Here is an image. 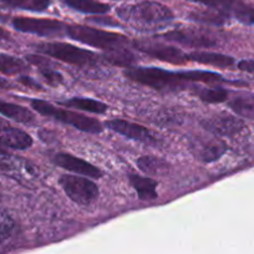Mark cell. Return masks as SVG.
<instances>
[{"instance_id": "27", "label": "cell", "mask_w": 254, "mask_h": 254, "mask_svg": "<svg viewBox=\"0 0 254 254\" xmlns=\"http://www.w3.org/2000/svg\"><path fill=\"white\" fill-rule=\"evenodd\" d=\"M198 97L207 104H221L228 97V91L222 87H204L197 91Z\"/></svg>"}, {"instance_id": "8", "label": "cell", "mask_w": 254, "mask_h": 254, "mask_svg": "<svg viewBox=\"0 0 254 254\" xmlns=\"http://www.w3.org/2000/svg\"><path fill=\"white\" fill-rule=\"evenodd\" d=\"M0 171L18 182L28 185L38 178L39 171L35 165L23 158L15 156H4L0 157Z\"/></svg>"}, {"instance_id": "21", "label": "cell", "mask_w": 254, "mask_h": 254, "mask_svg": "<svg viewBox=\"0 0 254 254\" xmlns=\"http://www.w3.org/2000/svg\"><path fill=\"white\" fill-rule=\"evenodd\" d=\"M63 3L85 14H105L110 10L107 4L100 3L96 0H63Z\"/></svg>"}, {"instance_id": "10", "label": "cell", "mask_w": 254, "mask_h": 254, "mask_svg": "<svg viewBox=\"0 0 254 254\" xmlns=\"http://www.w3.org/2000/svg\"><path fill=\"white\" fill-rule=\"evenodd\" d=\"M135 46L141 53L147 54L148 56H152L158 60L165 61V63L183 65L190 61L187 54L175 46H168L161 43H148V41H136Z\"/></svg>"}, {"instance_id": "31", "label": "cell", "mask_w": 254, "mask_h": 254, "mask_svg": "<svg viewBox=\"0 0 254 254\" xmlns=\"http://www.w3.org/2000/svg\"><path fill=\"white\" fill-rule=\"evenodd\" d=\"M14 228H15L14 219L8 213L0 211V244H3L10 238Z\"/></svg>"}, {"instance_id": "34", "label": "cell", "mask_w": 254, "mask_h": 254, "mask_svg": "<svg viewBox=\"0 0 254 254\" xmlns=\"http://www.w3.org/2000/svg\"><path fill=\"white\" fill-rule=\"evenodd\" d=\"M20 81L23 82L24 85H26V86L28 87H31V89H35V90H41L40 89V85L39 84H36L35 81H33V80L30 79V77H21L20 79Z\"/></svg>"}, {"instance_id": "16", "label": "cell", "mask_w": 254, "mask_h": 254, "mask_svg": "<svg viewBox=\"0 0 254 254\" xmlns=\"http://www.w3.org/2000/svg\"><path fill=\"white\" fill-rule=\"evenodd\" d=\"M128 180H130V183L137 192L140 199H142V201H153V199L157 198V190H156L157 182L155 180L150 177L133 175V173H131Z\"/></svg>"}, {"instance_id": "1", "label": "cell", "mask_w": 254, "mask_h": 254, "mask_svg": "<svg viewBox=\"0 0 254 254\" xmlns=\"http://www.w3.org/2000/svg\"><path fill=\"white\" fill-rule=\"evenodd\" d=\"M117 15L127 23L142 26L162 25L173 19L171 9L156 1H141L132 5H124L117 9Z\"/></svg>"}, {"instance_id": "18", "label": "cell", "mask_w": 254, "mask_h": 254, "mask_svg": "<svg viewBox=\"0 0 254 254\" xmlns=\"http://www.w3.org/2000/svg\"><path fill=\"white\" fill-rule=\"evenodd\" d=\"M0 115L24 125L31 124L35 120V116L29 109L5 101H0Z\"/></svg>"}, {"instance_id": "4", "label": "cell", "mask_w": 254, "mask_h": 254, "mask_svg": "<svg viewBox=\"0 0 254 254\" xmlns=\"http://www.w3.org/2000/svg\"><path fill=\"white\" fill-rule=\"evenodd\" d=\"M66 34L79 43L106 51L125 48V45H127L128 43V39L121 34L100 30V29L84 25H67Z\"/></svg>"}, {"instance_id": "14", "label": "cell", "mask_w": 254, "mask_h": 254, "mask_svg": "<svg viewBox=\"0 0 254 254\" xmlns=\"http://www.w3.org/2000/svg\"><path fill=\"white\" fill-rule=\"evenodd\" d=\"M161 36L168 41L190 46V48H211V46L216 45V41L211 36L196 30H188V29L187 30L168 31Z\"/></svg>"}, {"instance_id": "35", "label": "cell", "mask_w": 254, "mask_h": 254, "mask_svg": "<svg viewBox=\"0 0 254 254\" xmlns=\"http://www.w3.org/2000/svg\"><path fill=\"white\" fill-rule=\"evenodd\" d=\"M11 85L9 84V81H6L5 79H3V77H0V90H5V89H9Z\"/></svg>"}, {"instance_id": "33", "label": "cell", "mask_w": 254, "mask_h": 254, "mask_svg": "<svg viewBox=\"0 0 254 254\" xmlns=\"http://www.w3.org/2000/svg\"><path fill=\"white\" fill-rule=\"evenodd\" d=\"M238 69L242 71L254 74V60H242L238 63Z\"/></svg>"}, {"instance_id": "36", "label": "cell", "mask_w": 254, "mask_h": 254, "mask_svg": "<svg viewBox=\"0 0 254 254\" xmlns=\"http://www.w3.org/2000/svg\"><path fill=\"white\" fill-rule=\"evenodd\" d=\"M5 153H6V147L5 145H4L3 138H1V136H0V155H5Z\"/></svg>"}, {"instance_id": "37", "label": "cell", "mask_w": 254, "mask_h": 254, "mask_svg": "<svg viewBox=\"0 0 254 254\" xmlns=\"http://www.w3.org/2000/svg\"><path fill=\"white\" fill-rule=\"evenodd\" d=\"M9 38V33L6 30H4L3 28H0V40H3V39H8Z\"/></svg>"}, {"instance_id": "3", "label": "cell", "mask_w": 254, "mask_h": 254, "mask_svg": "<svg viewBox=\"0 0 254 254\" xmlns=\"http://www.w3.org/2000/svg\"><path fill=\"white\" fill-rule=\"evenodd\" d=\"M30 105L38 114L55 119L63 124L70 125V126L75 127L82 132L100 133L102 131L101 124L92 117H87L82 114L70 111V110L55 107L50 102L43 101V100H31Z\"/></svg>"}, {"instance_id": "23", "label": "cell", "mask_w": 254, "mask_h": 254, "mask_svg": "<svg viewBox=\"0 0 254 254\" xmlns=\"http://www.w3.org/2000/svg\"><path fill=\"white\" fill-rule=\"evenodd\" d=\"M28 69L26 64L15 56L0 53V72L4 75H18Z\"/></svg>"}, {"instance_id": "9", "label": "cell", "mask_w": 254, "mask_h": 254, "mask_svg": "<svg viewBox=\"0 0 254 254\" xmlns=\"http://www.w3.org/2000/svg\"><path fill=\"white\" fill-rule=\"evenodd\" d=\"M204 130L218 137H232L244 128L243 120L232 115L221 114L203 120L201 122Z\"/></svg>"}, {"instance_id": "28", "label": "cell", "mask_w": 254, "mask_h": 254, "mask_svg": "<svg viewBox=\"0 0 254 254\" xmlns=\"http://www.w3.org/2000/svg\"><path fill=\"white\" fill-rule=\"evenodd\" d=\"M228 15L222 14L219 11H194L190 15V20L198 21V23L209 24V25H222L226 21Z\"/></svg>"}, {"instance_id": "22", "label": "cell", "mask_w": 254, "mask_h": 254, "mask_svg": "<svg viewBox=\"0 0 254 254\" xmlns=\"http://www.w3.org/2000/svg\"><path fill=\"white\" fill-rule=\"evenodd\" d=\"M229 107L238 116L254 121V95H241L229 101Z\"/></svg>"}, {"instance_id": "15", "label": "cell", "mask_w": 254, "mask_h": 254, "mask_svg": "<svg viewBox=\"0 0 254 254\" xmlns=\"http://www.w3.org/2000/svg\"><path fill=\"white\" fill-rule=\"evenodd\" d=\"M0 136L3 138L4 145L6 148H13V150H26V148L33 146V138L30 135L24 132L19 128L13 127H5L0 131Z\"/></svg>"}, {"instance_id": "7", "label": "cell", "mask_w": 254, "mask_h": 254, "mask_svg": "<svg viewBox=\"0 0 254 254\" xmlns=\"http://www.w3.org/2000/svg\"><path fill=\"white\" fill-rule=\"evenodd\" d=\"M13 26L21 33L39 36H56L66 33L67 25L53 19H36L19 16L13 20Z\"/></svg>"}, {"instance_id": "24", "label": "cell", "mask_w": 254, "mask_h": 254, "mask_svg": "<svg viewBox=\"0 0 254 254\" xmlns=\"http://www.w3.org/2000/svg\"><path fill=\"white\" fill-rule=\"evenodd\" d=\"M182 75L186 82H203V84L213 85L224 81V79L221 75L211 71H201V70L182 71Z\"/></svg>"}, {"instance_id": "12", "label": "cell", "mask_w": 254, "mask_h": 254, "mask_svg": "<svg viewBox=\"0 0 254 254\" xmlns=\"http://www.w3.org/2000/svg\"><path fill=\"white\" fill-rule=\"evenodd\" d=\"M105 125H106L107 128H110V130L114 131V132L120 133V135L130 138V140L137 141V142L152 143L156 141L155 136H153L152 133H151V131L147 130L146 127L137 124H133V122L126 121V120H109Z\"/></svg>"}, {"instance_id": "32", "label": "cell", "mask_w": 254, "mask_h": 254, "mask_svg": "<svg viewBox=\"0 0 254 254\" xmlns=\"http://www.w3.org/2000/svg\"><path fill=\"white\" fill-rule=\"evenodd\" d=\"M38 66L40 67L41 76H43L44 80L48 82V85H50V86L53 87H56L60 84H63L64 79H63V75H61L60 72L55 71V70L51 69V67H48L46 65H38Z\"/></svg>"}, {"instance_id": "30", "label": "cell", "mask_w": 254, "mask_h": 254, "mask_svg": "<svg viewBox=\"0 0 254 254\" xmlns=\"http://www.w3.org/2000/svg\"><path fill=\"white\" fill-rule=\"evenodd\" d=\"M232 13L241 23L254 25V4H243L238 1Z\"/></svg>"}, {"instance_id": "29", "label": "cell", "mask_w": 254, "mask_h": 254, "mask_svg": "<svg viewBox=\"0 0 254 254\" xmlns=\"http://www.w3.org/2000/svg\"><path fill=\"white\" fill-rule=\"evenodd\" d=\"M196 3L203 4V5L208 6V8L213 9V10L219 11L222 14L228 15L229 13L233 11L236 8L238 0H193Z\"/></svg>"}, {"instance_id": "11", "label": "cell", "mask_w": 254, "mask_h": 254, "mask_svg": "<svg viewBox=\"0 0 254 254\" xmlns=\"http://www.w3.org/2000/svg\"><path fill=\"white\" fill-rule=\"evenodd\" d=\"M190 151L197 160L203 163H211L226 153L227 146L218 138L197 137L190 142Z\"/></svg>"}, {"instance_id": "6", "label": "cell", "mask_w": 254, "mask_h": 254, "mask_svg": "<svg viewBox=\"0 0 254 254\" xmlns=\"http://www.w3.org/2000/svg\"><path fill=\"white\" fill-rule=\"evenodd\" d=\"M66 196L80 206H89L99 197V188L90 178L82 176L63 175L59 180Z\"/></svg>"}, {"instance_id": "13", "label": "cell", "mask_w": 254, "mask_h": 254, "mask_svg": "<svg viewBox=\"0 0 254 254\" xmlns=\"http://www.w3.org/2000/svg\"><path fill=\"white\" fill-rule=\"evenodd\" d=\"M54 163L59 167L64 168V170L74 172L79 176H84V177H102V172L96 166L91 165V163L82 160V158L75 157L70 153H58V155H55L54 156Z\"/></svg>"}, {"instance_id": "25", "label": "cell", "mask_w": 254, "mask_h": 254, "mask_svg": "<svg viewBox=\"0 0 254 254\" xmlns=\"http://www.w3.org/2000/svg\"><path fill=\"white\" fill-rule=\"evenodd\" d=\"M105 58H106V60L109 61V63H111L112 65H117V66L122 67H130L131 65L135 63V55H133L132 53H130L126 48L107 51Z\"/></svg>"}, {"instance_id": "19", "label": "cell", "mask_w": 254, "mask_h": 254, "mask_svg": "<svg viewBox=\"0 0 254 254\" xmlns=\"http://www.w3.org/2000/svg\"><path fill=\"white\" fill-rule=\"evenodd\" d=\"M60 105L66 107H74V109L82 110V111L90 112V114L101 115L107 111V105L101 101L94 99H85V97H72L67 101L60 102Z\"/></svg>"}, {"instance_id": "2", "label": "cell", "mask_w": 254, "mask_h": 254, "mask_svg": "<svg viewBox=\"0 0 254 254\" xmlns=\"http://www.w3.org/2000/svg\"><path fill=\"white\" fill-rule=\"evenodd\" d=\"M127 79L151 89L166 91L182 87L185 84L182 72H173L158 67H131L124 72Z\"/></svg>"}, {"instance_id": "5", "label": "cell", "mask_w": 254, "mask_h": 254, "mask_svg": "<svg viewBox=\"0 0 254 254\" xmlns=\"http://www.w3.org/2000/svg\"><path fill=\"white\" fill-rule=\"evenodd\" d=\"M36 48L44 55L74 66H89L96 63V55L94 53L67 43H41Z\"/></svg>"}, {"instance_id": "17", "label": "cell", "mask_w": 254, "mask_h": 254, "mask_svg": "<svg viewBox=\"0 0 254 254\" xmlns=\"http://www.w3.org/2000/svg\"><path fill=\"white\" fill-rule=\"evenodd\" d=\"M188 60L217 67H229L234 64V59L232 56L211 53V51H196V53L188 54Z\"/></svg>"}, {"instance_id": "26", "label": "cell", "mask_w": 254, "mask_h": 254, "mask_svg": "<svg viewBox=\"0 0 254 254\" xmlns=\"http://www.w3.org/2000/svg\"><path fill=\"white\" fill-rule=\"evenodd\" d=\"M0 1L13 8L30 11H44L50 5V0H0Z\"/></svg>"}, {"instance_id": "20", "label": "cell", "mask_w": 254, "mask_h": 254, "mask_svg": "<svg viewBox=\"0 0 254 254\" xmlns=\"http://www.w3.org/2000/svg\"><path fill=\"white\" fill-rule=\"evenodd\" d=\"M137 166L142 172L150 176L165 175L170 170V165L165 160L153 156H142L137 160Z\"/></svg>"}]
</instances>
